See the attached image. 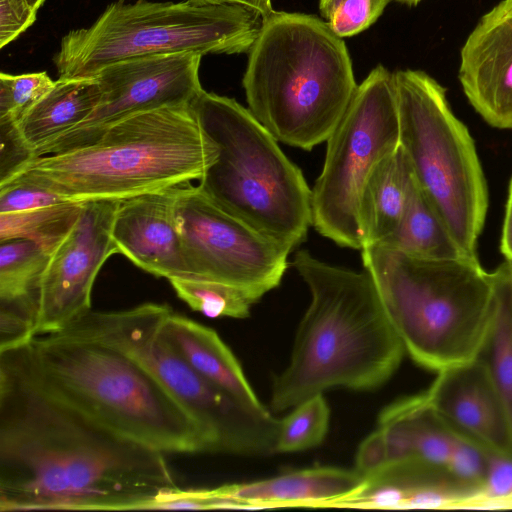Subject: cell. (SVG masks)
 Here are the masks:
<instances>
[{"mask_svg":"<svg viewBox=\"0 0 512 512\" xmlns=\"http://www.w3.org/2000/svg\"><path fill=\"white\" fill-rule=\"evenodd\" d=\"M512 264V262H510Z\"/></svg>","mask_w":512,"mask_h":512,"instance_id":"60d3db41","label":"cell"},{"mask_svg":"<svg viewBox=\"0 0 512 512\" xmlns=\"http://www.w3.org/2000/svg\"><path fill=\"white\" fill-rule=\"evenodd\" d=\"M119 201H86L68 234L50 253L37 291L34 337L58 333L91 309L97 274L118 253L111 231Z\"/></svg>","mask_w":512,"mask_h":512,"instance_id":"5bb4252c","label":"cell"},{"mask_svg":"<svg viewBox=\"0 0 512 512\" xmlns=\"http://www.w3.org/2000/svg\"><path fill=\"white\" fill-rule=\"evenodd\" d=\"M330 421V408L323 394L314 395L292 408L280 419L276 453L314 448L324 440Z\"/></svg>","mask_w":512,"mask_h":512,"instance_id":"83f0119b","label":"cell"},{"mask_svg":"<svg viewBox=\"0 0 512 512\" xmlns=\"http://www.w3.org/2000/svg\"><path fill=\"white\" fill-rule=\"evenodd\" d=\"M217 157L190 104L169 106L124 118L80 147L36 157L9 182L67 201L122 200L200 180Z\"/></svg>","mask_w":512,"mask_h":512,"instance_id":"277c9868","label":"cell"},{"mask_svg":"<svg viewBox=\"0 0 512 512\" xmlns=\"http://www.w3.org/2000/svg\"><path fill=\"white\" fill-rule=\"evenodd\" d=\"M30 5L35 11H38V9L42 6V4L45 2V0H28Z\"/></svg>","mask_w":512,"mask_h":512,"instance_id":"f35d334b","label":"cell"},{"mask_svg":"<svg viewBox=\"0 0 512 512\" xmlns=\"http://www.w3.org/2000/svg\"><path fill=\"white\" fill-rule=\"evenodd\" d=\"M0 140V186H2L36 156L22 139L15 122H0Z\"/></svg>","mask_w":512,"mask_h":512,"instance_id":"836d02e7","label":"cell"},{"mask_svg":"<svg viewBox=\"0 0 512 512\" xmlns=\"http://www.w3.org/2000/svg\"><path fill=\"white\" fill-rule=\"evenodd\" d=\"M84 204L66 201L33 210L0 213V241L28 239L50 254L68 234Z\"/></svg>","mask_w":512,"mask_h":512,"instance_id":"484cf974","label":"cell"},{"mask_svg":"<svg viewBox=\"0 0 512 512\" xmlns=\"http://www.w3.org/2000/svg\"><path fill=\"white\" fill-rule=\"evenodd\" d=\"M489 451L478 442L460 433L445 466V471L453 479L477 491L478 499L486 474Z\"/></svg>","mask_w":512,"mask_h":512,"instance_id":"f546056e","label":"cell"},{"mask_svg":"<svg viewBox=\"0 0 512 512\" xmlns=\"http://www.w3.org/2000/svg\"><path fill=\"white\" fill-rule=\"evenodd\" d=\"M490 273L493 308L476 358L501 394L512 424V264L504 260Z\"/></svg>","mask_w":512,"mask_h":512,"instance_id":"d4e9b609","label":"cell"},{"mask_svg":"<svg viewBox=\"0 0 512 512\" xmlns=\"http://www.w3.org/2000/svg\"><path fill=\"white\" fill-rule=\"evenodd\" d=\"M190 106L218 148L200 189L261 235L291 250L304 242L312 191L276 138L232 98L202 89Z\"/></svg>","mask_w":512,"mask_h":512,"instance_id":"52a82bcc","label":"cell"},{"mask_svg":"<svg viewBox=\"0 0 512 512\" xmlns=\"http://www.w3.org/2000/svg\"><path fill=\"white\" fill-rule=\"evenodd\" d=\"M67 200L30 183L12 181L0 186V213H15L57 205Z\"/></svg>","mask_w":512,"mask_h":512,"instance_id":"d6a6232c","label":"cell"},{"mask_svg":"<svg viewBox=\"0 0 512 512\" xmlns=\"http://www.w3.org/2000/svg\"><path fill=\"white\" fill-rule=\"evenodd\" d=\"M381 245L428 260L474 258L461 249L416 182L398 227Z\"/></svg>","mask_w":512,"mask_h":512,"instance_id":"cb8c5ba5","label":"cell"},{"mask_svg":"<svg viewBox=\"0 0 512 512\" xmlns=\"http://www.w3.org/2000/svg\"><path fill=\"white\" fill-rule=\"evenodd\" d=\"M175 213L187 277L236 287L257 301L280 284L292 250L223 210L199 186H179Z\"/></svg>","mask_w":512,"mask_h":512,"instance_id":"7c38bea8","label":"cell"},{"mask_svg":"<svg viewBox=\"0 0 512 512\" xmlns=\"http://www.w3.org/2000/svg\"><path fill=\"white\" fill-rule=\"evenodd\" d=\"M392 0H342L327 23L339 37H349L367 29Z\"/></svg>","mask_w":512,"mask_h":512,"instance_id":"4dcf8cb0","label":"cell"},{"mask_svg":"<svg viewBox=\"0 0 512 512\" xmlns=\"http://www.w3.org/2000/svg\"><path fill=\"white\" fill-rule=\"evenodd\" d=\"M248 54L243 87L254 117L289 146L326 141L358 86L342 38L315 16L274 11Z\"/></svg>","mask_w":512,"mask_h":512,"instance_id":"5b68a950","label":"cell"},{"mask_svg":"<svg viewBox=\"0 0 512 512\" xmlns=\"http://www.w3.org/2000/svg\"><path fill=\"white\" fill-rule=\"evenodd\" d=\"M262 21L257 12L234 4L112 3L89 27L62 38L54 64L60 78H78L137 57L248 53Z\"/></svg>","mask_w":512,"mask_h":512,"instance_id":"9c48e42d","label":"cell"},{"mask_svg":"<svg viewBox=\"0 0 512 512\" xmlns=\"http://www.w3.org/2000/svg\"><path fill=\"white\" fill-rule=\"evenodd\" d=\"M163 330L176 350L206 381L252 411L269 412L216 331L172 309L164 320Z\"/></svg>","mask_w":512,"mask_h":512,"instance_id":"44dd1931","label":"cell"},{"mask_svg":"<svg viewBox=\"0 0 512 512\" xmlns=\"http://www.w3.org/2000/svg\"><path fill=\"white\" fill-rule=\"evenodd\" d=\"M201 54L180 53L137 57L102 68L96 75L101 98L92 114L71 131L42 147L36 157L90 143L114 123L169 106L189 105L203 89Z\"/></svg>","mask_w":512,"mask_h":512,"instance_id":"4fadbf2b","label":"cell"},{"mask_svg":"<svg viewBox=\"0 0 512 512\" xmlns=\"http://www.w3.org/2000/svg\"><path fill=\"white\" fill-rule=\"evenodd\" d=\"M28 0H0V48L14 41L36 19Z\"/></svg>","mask_w":512,"mask_h":512,"instance_id":"e575fe53","label":"cell"},{"mask_svg":"<svg viewBox=\"0 0 512 512\" xmlns=\"http://www.w3.org/2000/svg\"><path fill=\"white\" fill-rule=\"evenodd\" d=\"M0 355L45 394L122 437L164 454L208 452L182 407L139 363L113 347L46 334Z\"/></svg>","mask_w":512,"mask_h":512,"instance_id":"3957f363","label":"cell"},{"mask_svg":"<svg viewBox=\"0 0 512 512\" xmlns=\"http://www.w3.org/2000/svg\"><path fill=\"white\" fill-rule=\"evenodd\" d=\"M179 186L119 201L112 239L118 253L156 277H187L175 213Z\"/></svg>","mask_w":512,"mask_h":512,"instance_id":"ac0fdd59","label":"cell"},{"mask_svg":"<svg viewBox=\"0 0 512 512\" xmlns=\"http://www.w3.org/2000/svg\"><path fill=\"white\" fill-rule=\"evenodd\" d=\"M292 265L309 288L311 302L290 361L274 378L270 409L286 411L331 388L380 387L406 352L371 275L330 265L307 250L298 251Z\"/></svg>","mask_w":512,"mask_h":512,"instance_id":"7a4b0ae2","label":"cell"},{"mask_svg":"<svg viewBox=\"0 0 512 512\" xmlns=\"http://www.w3.org/2000/svg\"><path fill=\"white\" fill-rule=\"evenodd\" d=\"M458 78L486 123L512 129V0L500 1L469 34L460 52Z\"/></svg>","mask_w":512,"mask_h":512,"instance_id":"9a60e30c","label":"cell"},{"mask_svg":"<svg viewBox=\"0 0 512 512\" xmlns=\"http://www.w3.org/2000/svg\"><path fill=\"white\" fill-rule=\"evenodd\" d=\"M342 0H319V10L323 18L328 19L332 11Z\"/></svg>","mask_w":512,"mask_h":512,"instance_id":"74e56055","label":"cell"},{"mask_svg":"<svg viewBox=\"0 0 512 512\" xmlns=\"http://www.w3.org/2000/svg\"><path fill=\"white\" fill-rule=\"evenodd\" d=\"M171 308L144 303L119 311H92L55 334L113 347L139 363L199 428L208 453L267 456L276 453L280 419L252 411L206 381L163 330Z\"/></svg>","mask_w":512,"mask_h":512,"instance_id":"ba28073f","label":"cell"},{"mask_svg":"<svg viewBox=\"0 0 512 512\" xmlns=\"http://www.w3.org/2000/svg\"><path fill=\"white\" fill-rule=\"evenodd\" d=\"M499 248L505 260L512 262V179L509 184Z\"/></svg>","mask_w":512,"mask_h":512,"instance_id":"d590c367","label":"cell"},{"mask_svg":"<svg viewBox=\"0 0 512 512\" xmlns=\"http://www.w3.org/2000/svg\"><path fill=\"white\" fill-rule=\"evenodd\" d=\"M364 484L356 469L317 467L220 488L227 508L334 507Z\"/></svg>","mask_w":512,"mask_h":512,"instance_id":"ffe728a7","label":"cell"},{"mask_svg":"<svg viewBox=\"0 0 512 512\" xmlns=\"http://www.w3.org/2000/svg\"><path fill=\"white\" fill-rule=\"evenodd\" d=\"M326 142L323 168L311 189L312 226L341 247L361 250L364 186L400 145L394 73L377 65L368 74Z\"/></svg>","mask_w":512,"mask_h":512,"instance_id":"8fae6325","label":"cell"},{"mask_svg":"<svg viewBox=\"0 0 512 512\" xmlns=\"http://www.w3.org/2000/svg\"><path fill=\"white\" fill-rule=\"evenodd\" d=\"M415 182L409 160L400 145L378 163L364 186L360 200L363 247L381 244L394 233Z\"/></svg>","mask_w":512,"mask_h":512,"instance_id":"603a6c76","label":"cell"},{"mask_svg":"<svg viewBox=\"0 0 512 512\" xmlns=\"http://www.w3.org/2000/svg\"><path fill=\"white\" fill-rule=\"evenodd\" d=\"M459 434L425 392L399 399L381 411L377 429L360 444L355 469L366 476L394 462L416 460L445 470Z\"/></svg>","mask_w":512,"mask_h":512,"instance_id":"2e32d148","label":"cell"},{"mask_svg":"<svg viewBox=\"0 0 512 512\" xmlns=\"http://www.w3.org/2000/svg\"><path fill=\"white\" fill-rule=\"evenodd\" d=\"M163 455L45 394L0 355V511L152 509L179 488Z\"/></svg>","mask_w":512,"mask_h":512,"instance_id":"6da1fadb","label":"cell"},{"mask_svg":"<svg viewBox=\"0 0 512 512\" xmlns=\"http://www.w3.org/2000/svg\"><path fill=\"white\" fill-rule=\"evenodd\" d=\"M478 492L444 469L416 460L388 464L365 476L364 486L334 507L357 509L475 507Z\"/></svg>","mask_w":512,"mask_h":512,"instance_id":"d6986e66","label":"cell"},{"mask_svg":"<svg viewBox=\"0 0 512 512\" xmlns=\"http://www.w3.org/2000/svg\"><path fill=\"white\" fill-rule=\"evenodd\" d=\"M178 298L192 310L210 318L230 317L243 319L250 315L258 301L246 292L216 281L172 277L168 279Z\"/></svg>","mask_w":512,"mask_h":512,"instance_id":"4316f807","label":"cell"},{"mask_svg":"<svg viewBox=\"0 0 512 512\" xmlns=\"http://www.w3.org/2000/svg\"><path fill=\"white\" fill-rule=\"evenodd\" d=\"M101 98L96 77L60 78L16 122L26 145L36 153L84 122Z\"/></svg>","mask_w":512,"mask_h":512,"instance_id":"7402d4cb","label":"cell"},{"mask_svg":"<svg viewBox=\"0 0 512 512\" xmlns=\"http://www.w3.org/2000/svg\"><path fill=\"white\" fill-rule=\"evenodd\" d=\"M200 5L234 4L249 8L262 16L263 19L274 12L271 0H190Z\"/></svg>","mask_w":512,"mask_h":512,"instance_id":"8d00e7d4","label":"cell"},{"mask_svg":"<svg viewBox=\"0 0 512 512\" xmlns=\"http://www.w3.org/2000/svg\"><path fill=\"white\" fill-rule=\"evenodd\" d=\"M392 1H397V2H400L403 4L414 6V5H417L421 0H392Z\"/></svg>","mask_w":512,"mask_h":512,"instance_id":"ab89813d","label":"cell"},{"mask_svg":"<svg viewBox=\"0 0 512 512\" xmlns=\"http://www.w3.org/2000/svg\"><path fill=\"white\" fill-rule=\"evenodd\" d=\"M425 394L455 430L490 451L512 454L507 407L479 359L438 371Z\"/></svg>","mask_w":512,"mask_h":512,"instance_id":"e0dca14e","label":"cell"},{"mask_svg":"<svg viewBox=\"0 0 512 512\" xmlns=\"http://www.w3.org/2000/svg\"><path fill=\"white\" fill-rule=\"evenodd\" d=\"M46 72L0 74V122H17L54 85Z\"/></svg>","mask_w":512,"mask_h":512,"instance_id":"f1b7e54d","label":"cell"},{"mask_svg":"<svg viewBox=\"0 0 512 512\" xmlns=\"http://www.w3.org/2000/svg\"><path fill=\"white\" fill-rule=\"evenodd\" d=\"M512 507V454L489 451L476 507Z\"/></svg>","mask_w":512,"mask_h":512,"instance_id":"1f68e13d","label":"cell"},{"mask_svg":"<svg viewBox=\"0 0 512 512\" xmlns=\"http://www.w3.org/2000/svg\"><path fill=\"white\" fill-rule=\"evenodd\" d=\"M399 141L416 183L461 249L478 258L488 190L474 141L445 88L420 70L394 73Z\"/></svg>","mask_w":512,"mask_h":512,"instance_id":"30bf717a","label":"cell"},{"mask_svg":"<svg viewBox=\"0 0 512 512\" xmlns=\"http://www.w3.org/2000/svg\"><path fill=\"white\" fill-rule=\"evenodd\" d=\"M405 352L438 372L476 358L493 308V283L478 258L428 260L374 244L361 249Z\"/></svg>","mask_w":512,"mask_h":512,"instance_id":"8992f818","label":"cell"}]
</instances>
